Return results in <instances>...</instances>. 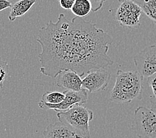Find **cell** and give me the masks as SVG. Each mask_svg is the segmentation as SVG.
I'll use <instances>...</instances> for the list:
<instances>
[{
    "mask_svg": "<svg viewBox=\"0 0 156 138\" xmlns=\"http://www.w3.org/2000/svg\"><path fill=\"white\" fill-rule=\"evenodd\" d=\"M36 41L42 50L38 56L40 73L52 78L63 70H73L82 77L114 64L108 55L112 37L82 17L69 20L59 14L57 22L49 21L39 29Z\"/></svg>",
    "mask_w": 156,
    "mask_h": 138,
    "instance_id": "obj_1",
    "label": "cell"
},
{
    "mask_svg": "<svg viewBox=\"0 0 156 138\" xmlns=\"http://www.w3.org/2000/svg\"><path fill=\"white\" fill-rule=\"evenodd\" d=\"M143 78L137 71L118 70L111 91L110 100L116 103H130L142 99Z\"/></svg>",
    "mask_w": 156,
    "mask_h": 138,
    "instance_id": "obj_2",
    "label": "cell"
},
{
    "mask_svg": "<svg viewBox=\"0 0 156 138\" xmlns=\"http://www.w3.org/2000/svg\"><path fill=\"white\" fill-rule=\"evenodd\" d=\"M59 122L75 132L77 138H90L89 123L94 117L92 110L80 104H76L69 110L57 114Z\"/></svg>",
    "mask_w": 156,
    "mask_h": 138,
    "instance_id": "obj_3",
    "label": "cell"
},
{
    "mask_svg": "<svg viewBox=\"0 0 156 138\" xmlns=\"http://www.w3.org/2000/svg\"><path fill=\"white\" fill-rule=\"evenodd\" d=\"M132 129L139 138H156V114L145 106L137 107Z\"/></svg>",
    "mask_w": 156,
    "mask_h": 138,
    "instance_id": "obj_4",
    "label": "cell"
},
{
    "mask_svg": "<svg viewBox=\"0 0 156 138\" xmlns=\"http://www.w3.org/2000/svg\"><path fill=\"white\" fill-rule=\"evenodd\" d=\"M142 13L141 7L136 3L130 0H124L116 11V19L124 27L138 28Z\"/></svg>",
    "mask_w": 156,
    "mask_h": 138,
    "instance_id": "obj_5",
    "label": "cell"
},
{
    "mask_svg": "<svg viewBox=\"0 0 156 138\" xmlns=\"http://www.w3.org/2000/svg\"><path fill=\"white\" fill-rule=\"evenodd\" d=\"M133 61L140 76L147 78L156 74V45H150L134 56Z\"/></svg>",
    "mask_w": 156,
    "mask_h": 138,
    "instance_id": "obj_6",
    "label": "cell"
},
{
    "mask_svg": "<svg viewBox=\"0 0 156 138\" xmlns=\"http://www.w3.org/2000/svg\"><path fill=\"white\" fill-rule=\"evenodd\" d=\"M63 93L65 94V96L63 101L60 104L53 105V104H45L41 100L38 104L39 108L45 111L54 110L57 112H59V111H64L67 110L73 106L76 105V104L83 105V104L87 102V90L83 88L79 92L65 90Z\"/></svg>",
    "mask_w": 156,
    "mask_h": 138,
    "instance_id": "obj_7",
    "label": "cell"
},
{
    "mask_svg": "<svg viewBox=\"0 0 156 138\" xmlns=\"http://www.w3.org/2000/svg\"><path fill=\"white\" fill-rule=\"evenodd\" d=\"M110 74L105 69L92 70L83 79V88L90 93L105 90L110 80Z\"/></svg>",
    "mask_w": 156,
    "mask_h": 138,
    "instance_id": "obj_8",
    "label": "cell"
},
{
    "mask_svg": "<svg viewBox=\"0 0 156 138\" xmlns=\"http://www.w3.org/2000/svg\"><path fill=\"white\" fill-rule=\"evenodd\" d=\"M57 77V86L65 89V90L79 92L83 88V79L73 70H61Z\"/></svg>",
    "mask_w": 156,
    "mask_h": 138,
    "instance_id": "obj_9",
    "label": "cell"
},
{
    "mask_svg": "<svg viewBox=\"0 0 156 138\" xmlns=\"http://www.w3.org/2000/svg\"><path fill=\"white\" fill-rule=\"evenodd\" d=\"M43 138H77L71 129L61 122H55L47 127Z\"/></svg>",
    "mask_w": 156,
    "mask_h": 138,
    "instance_id": "obj_10",
    "label": "cell"
},
{
    "mask_svg": "<svg viewBox=\"0 0 156 138\" xmlns=\"http://www.w3.org/2000/svg\"><path fill=\"white\" fill-rule=\"evenodd\" d=\"M12 3L9 20L14 21L17 17H23L27 13L37 0H10Z\"/></svg>",
    "mask_w": 156,
    "mask_h": 138,
    "instance_id": "obj_11",
    "label": "cell"
},
{
    "mask_svg": "<svg viewBox=\"0 0 156 138\" xmlns=\"http://www.w3.org/2000/svg\"><path fill=\"white\" fill-rule=\"evenodd\" d=\"M122 2L124 0H118ZM138 5L142 12L156 25V0H130Z\"/></svg>",
    "mask_w": 156,
    "mask_h": 138,
    "instance_id": "obj_12",
    "label": "cell"
},
{
    "mask_svg": "<svg viewBox=\"0 0 156 138\" xmlns=\"http://www.w3.org/2000/svg\"><path fill=\"white\" fill-rule=\"evenodd\" d=\"M92 11V4L90 0H75L71 12L76 17H86Z\"/></svg>",
    "mask_w": 156,
    "mask_h": 138,
    "instance_id": "obj_13",
    "label": "cell"
},
{
    "mask_svg": "<svg viewBox=\"0 0 156 138\" xmlns=\"http://www.w3.org/2000/svg\"><path fill=\"white\" fill-rule=\"evenodd\" d=\"M65 94L59 92H46L41 96V101L48 104H60L65 98Z\"/></svg>",
    "mask_w": 156,
    "mask_h": 138,
    "instance_id": "obj_14",
    "label": "cell"
},
{
    "mask_svg": "<svg viewBox=\"0 0 156 138\" xmlns=\"http://www.w3.org/2000/svg\"><path fill=\"white\" fill-rule=\"evenodd\" d=\"M9 70V65L7 61L0 57V88L3 89V83L6 80Z\"/></svg>",
    "mask_w": 156,
    "mask_h": 138,
    "instance_id": "obj_15",
    "label": "cell"
},
{
    "mask_svg": "<svg viewBox=\"0 0 156 138\" xmlns=\"http://www.w3.org/2000/svg\"><path fill=\"white\" fill-rule=\"evenodd\" d=\"M107 0H90V2L92 4V11L93 12H96L102 9V7L104 5Z\"/></svg>",
    "mask_w": 156,
    "mask_h": 138,
    "instance_id": "obj_16",
    "label": "cell"
},
{
    "mask_svg": "<svg viewBox=\"0 0 156 138\" xmlns=\"http://www.w3.org/2000/svg\"><path fill=\"white\" fill-rule=\"evenodd\" d=\"M60 5L65 10H71L75 0H58Z\"/></svg>",
    "mask_w": 156,
    "mask_h": 138,
    "instance_id": "obj_17",
    "label": "cell"
},
{
    "mask_svg": "<svg viewBox=\"0 0 156 138\" xmlns=\"http://www.w3.org/2000/svg\"><path fill=\"white\" fill-rule=\"evenodd\" d=\"M147 83L151 87L152 92L154 93V96L156 99V74L151 76L147 78Z\"/></svg>",
    "mask_w": 156,
    "mask_h": 138,
    "instance_id": "obj_18",
    "label": "cell"
},
{
    "mask_svg": "<svg viewBox=\"0 0 156 138\" xmlns=\"http://www.w3.org/2000/svg\"><path fill=\"white\" fill-rule=\"evenodd\" d=\"M12 3L10 0H0V12L7 8H11Z\"/></svg>",
    "mask_w": 156,
    "mask_h": 138,
    "instance_id": "obj_19",
    "label": "cell"
},
{
    "mask_svg": "<svg viewBox=\"0 0 156 138\" xmlns=\"http://www.w3.org/2000/svg\"><path fill=\"white\" fill-rule=\"evenodd\" d=\"M150 100L151 110L156 114V99L154 96H151Z\"/></svg>",
    "mask_w": 156,
    "mask_h": 138,
    "instance_id": "obj_20",
    "label": "cell"
}]
</instances>
